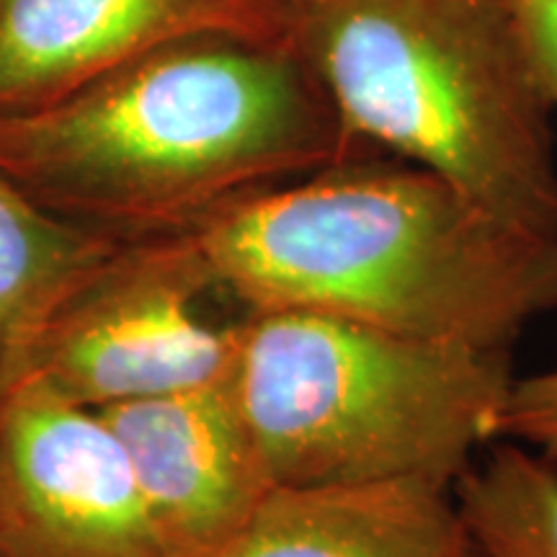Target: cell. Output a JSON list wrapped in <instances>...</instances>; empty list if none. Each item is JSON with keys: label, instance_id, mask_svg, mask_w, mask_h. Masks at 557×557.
Masks as SVG:
<instances>
[{"label": "cell", "instance_id": "6da1fadb", "mask_svg": "<svg viewBox=\"0 0 557 557\" xmlns=\"http://www.w3.org/2000/svg\"><path fill=\"white\" fill-rule=\"evenodd\" d=\"M351 158L284 39L194 34L50 103L0 111V171L60 218L137 240Z\"/></svg>", "mask_w": 557, "mask_h": 557}, {"label": "cell", "instance_id": "7a4b0ae2", "mask_svg": "<svg viewBox=\"0 0 557 557\" xmlns=\"http://www.w3.org/2000/svg\"><path fill=\"white\" fill-rule=\"evenodd\" d=\"M191 235L214 287L248 310L318 312L491 351H511L557 312V235L389 156L250 191Z\"/></svg>", "mask_w": 557, "mask_h": 557}, {"label": "cell", "instance_id": "3957f363", "mask_svg": "<svg viewBox=\"0 0 557 557\" xmlns=\"http://www.w3.org/2000/svg\"><path fill=\"white\" fill-rule=\"evenodd\" d=\"M336 114L346 152L451 181L557 235L555 120L506 0H276Z\"/></svg>", "mask_w": 557, "mask_h": 557}, {"label": "cell", "instance_id": "277c9868", "mask_svg": "<svg viewBox=\"0 0 557 557\" xmlns=\"http://www.w3.org/2000/svg\"><path fill=\"white\" fill-rule=\"evenodd\" d=\"M511 351L354 320L250 310L225 387L271 485L418 480L451 487L498 442Z\"/></svg>", "mask_w": 557, "mask_h": 557}, {"label": "cell", "instance_id": "5b68a950", "mask_svg": "<svg viewBox=\"0 0 557 557\" xmlns=\"http://www.w3.org/2000/svg\"><path fill=\"white\" fill-rule=\"evenodd\" d=\"M212 287L191 230L127 240L54 320L21 380L94 410L222 382L233 325L212 329L197 310Z\"/></svg>", "mask_w": 557, "mask_h": 557}, {"label": "cell", "instance_id": "8992f818", "mask_svg": "<svg viewBox=\"0 0 557 557\" xmlns=\"http://www.w3.org/2000/svg\"><path fill=\"white\" fill-rule=\"evenodd\" d=\"M0 557H173L107 418L34 380L0 393Z\"/></svg>", "mask_w": 557, "mask_h": 557}, {"label": "cell", "instance_id": "52a82bcc", "mask_svg": "<svg viewBox=\"0 0 557 557\" xmlns=\"http://www.w3.org/2000/svg\"><path fill=\"white\" fill-rule=\"evenodd\" d=\"M173 557L233 537L271 491L225 380L101 408Z\"/></svg>", "mask_w": 557, "mask_h": 557}, {"label": "cell", "instance_id": "ba28073f", "mask_svg": "<svg viewBox=\"0 0 557 557\" xmlns=\"http://www.w3.org/2000/svg\"><path fill=\"white\" fill-rule=\"evenodd\" d=\"M214 32L284 39L276 0H0V111L41 107L137 54Z\"/></svg>", "mask_w": 557, "mask_h": 557}, {"label": "cell", "instance_id": "9c48e42d", "mask_svg": "<svg viewBox=\"0 0 557 557\" xmlns=\"http://www.w3.org/2000/svg\"><path fill=\"white\" fill-rule=\"evenodd\" d=\"M451 487L387 480L274 485L233 537L201 557H462Z\"/></svg>", "mask_w": 557, "mask_h": 557}, {"label": "cell", "instance_id": "30bf717a", "mask_svg": "<svg viewBox=\"0 0 557 557\" xmlns=\"http://www.w3.org/2000/svg\"><path fill=\"white\" fill-rule=\"evenodd\" d=\"M124 246L37 205L0 171V393L24 377L54 320Z\"/></svg>", "mask_w": 557, "mask_h": 557}, {"label": "cell", "instance_id": "8fae6325", "mask_svg": "<svg viewBox=\"0 0 557 557\" xmlns=\"http://www.w3.org/2000/svg\"><path fill=\"white\" fill-rule=\"evenodd\" d=\"M455 500L478 557H557V462L540 451L493 442Z\"/></svg>", "mask_w": 557, "mask_h": 557}, {"label": "cell", "instance_id": "7c38bea8", "mask_svg": "<svg viewBox=\"0 0 557 557\" xmlns=\"http://www.w3.org/2000/svg\"><path fill=\"white\" fill-rule=\"evenodd\" d=\"M500 438L557 462V367L513 377L500 416Z\"/></svg>", "mask_w": 557, "mask_h": 557}, {"label": "cell", "instance_id": "4fadbf2b", "mask_svg": "<svg viewBox=\"0 0 557 557\" xmlns=\"http://www.w3.org/2000/svg\"><path fill=\"white\" fill-rule=\"evenodd\" d=\"M506 5L557 124V0H506Z\"/></svg>", "mask_w": 557, "mask_h": 557}, {"label": "cell", "instance_id": "5bb4252c", "mask_svg": "<svg viewBox=\"0 0 557 557\" xmlns=\"http://www.w3.org/2000/svg\"><path fill=\"white\" fill-rule=\"evenodd\" d=\"M462 557H478V555H475V553H472V547H470V549H468V553H465Z\"/></svg>", "mask_w": 557, "mask_h": 557}]
</instances>
